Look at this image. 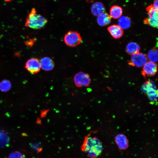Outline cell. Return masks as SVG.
I'll list each match as a JSON object with an SVG mask.
<instances>
[{
    "instance_id": "cb8c5ba5",
    "label": "cell",
    "mask_w": 158,
    "mask_h": 158,
    "mask_svg": "<svg viewBox=\"0 0 158 158\" xmlns=\"http://www.w3.org/2000/svg\"><path fill=\"white\" fill-rule=\"evenodd\" d=\"M158 0H155L153 5L154 8L157 10H158Z\"/></svg>"
},
{
    "instance_id": "2e32d148",
    "label": "cell",
    "mask_w": 158,
    "mask_h": 158,
    "mask_svg": "<svg viewBox=\"0 0 158 158\" xmlns=\"http://www.w3.org/2000/svg\"><path fill=\"white\" fill-rule=\"evenodd\" d=\"M122 8L120 6L117 5L112 6L110 10V16L115 19L120 17L122 15Z\"/></svg>"
},
{
    "instance_id": "8fae6325",
    "label": "cell",
    "mask_w": 158,
    "mask_h": 158,
    "mask_svg": "<svg viewBox=\"0 0 158 158\" xmlns=\"http://www.w3.org/2000/svg\"><path fill=\"white\" fill-rule=\"evenodd\" d=\"M107 30L111 35L115 39H118L123 35V30L118 25H113L109 26Z\"/></svg>"
},
{
    "instance_id": "277c9868",
    "label": "cell",
    "mask_w": 158,
    "mask_h": 158,
    "mask_svg": "<svg viewBox=\"0 0 158 158\" xmlns=\"http://www.w3.org/2000/svg\"><path fill=\"white\" fill-rule=\"evenodd\" d=\"M63 40L66 45L71 47L77 46L82 42L80 34L76 31H68L65 35Z\"/></svg>"
},
{
    "instance_id": "30bf717a",
    "label": "cell",
    "mask_w": 158,
    "mask_h": 158,
    "mask_svg": "<svg viewBox=\"0 0 158 158\" xmlns=\"http://www.w3.org/2000/svg\"><path fill=\"white\" fill-rule=\"evenodd\" d=\"M115 141L118 147L121 150H125L128 146V141L127 137L124 134L120 133L115 137Z\"/></svg>"
},
{
    "instance_id": "5b68a950",
    "label": "cell",
    "mask_w": 158,
    "mask_h": 158,
    "mask_svg": "<svg viewBox=\"0 0 158 158\" xmlns=\"http://www.w3.org/2000/svg\"><path fill=\"white\" fill-rule=\"evenodd\" d=\"M148 15V18L144 20V23L152 27L158 28V10L154 7L153 5H150L146 8Z\"/></svg>"
},
{
    "instance_id": "d6986e66",
    "label": "cell",
    "mask_w": 158,
    "mask_h": 158,
    "mask_svg": "<svg viewBox=\"0 0 158 158\" xmlns=\"http://www.w3.org/2000/svg\"><path fill=\"white\" fill-rule=\"evenodd\" d=\"M158 51L157 48L154 47L148 53L147 57L149 61L156 63L158 61Z\"/></svg>"
},
{
    "instance_id": "52a82bcc",
    "label": "cell",
    "mask_w": 158,
    "mask_h": 158,
    "mask_svg": "<svg viewBox=\"0 0 158 158\" xmlns=\"http://www.w3.org/2000/svg\"><path fill=\"white\" fill-rule=\"evenodd\" d=\"M74 82L78 87L88 86L91 82V79L88 74L83 72L77 73L74 76Z\"/></svg>"
},
{
    "instance_id": "7402d4cb",
    "label": "cell",
    "mask_w": 158,
    "mask_h": 158,
    "mask_svg": "<svg viewBox=\"0 0 158 158\" xmlns=\"http://www.w3.org/2000/svg\"><path fill=\"white\" fill-rule=\"evenodd\" d=\"M8 158H26L24 154L18 151H15L11 152L8 155Z\"/></svg>"
},
{
    "instance_id": "ba28073f",
    "label": "cell",
    "mask_w": 158,
    "mask_h": 158,
    "mask_svg": "<svg viewBox=\"0 0 158 158\" xmlns=\"http://www.w3.org/2000/svg\"><path fill=\"white\" fill-rule=\"evenodd\" d=\"M143 67L141 73L144 78L153 76L157 72V64L155 63L147 61Z\"/></svg>"
},
{
    "instance_id": "4fadbf2b",
    "label": "cell",
    "mask_w": 158,
    "mask_h": 158,
    "mask_svg": "<svg viewBox=\"0 0 158 158\" xmlns=\"http://www.w3.org/2000/svg\"><path fill=\"white\" fill-rule=\"evenodd\" d=\"M105 9L104 4L99 2H96L93 3L91 7V13L95 16H98L104 13Z\"/></svg>"
},
{
    "instance_id": "e0dca14e",
    "label": "cell",
    "mask_w": 158,
    "mask_h": 158,
    "mask_svg": "<svg viewBox=\"0 0 158 158\" xmlns=\"http://www.w3.org/2000/svg\"><path fill=\"white\" fill-rule=\"evenodd\" d=\"M10 140V138L6 133L0 131V149L8 147Z\"/></svg>"
},
{
    "instance_id": "9c48e42d",
    "label": "cell",
    "mask_w": 158,
    "mask_h": 158,
    "mask_svg": "<svg viewBox=\"0 0 158 158\" xmlns=\"http://www.w3.org/2000/svg\"><path fill=\"white\" fill-rule=\"evenodd\" d=\"M25 67L32 74L39 72L41 68L40 61L36 58H32L29 59L26 62Z\"/></svg>"
},
{
    "instance_id": "ffe728a7",
    "label": "cell",
    "mask_w": 158,
    "mask_h": 158,
    "mask_svg": "<svg viewBox=\"0 0 158 158\" xmlns=\"http://www.w3.org/2000/svg\"><path fill=\"white\" fill-rule=\"evenodd\" d=\"M11 87V83L8 80H3L0 83V90L2 91L7 92L10 90Z\"/></svg>"
},
{
    "instance_id": "44dd1931",
    "label": "cell",
    "mask_w": 158,
    "mask_h": 158,
    "mask_svg": "<svg viewBox=\"0 0 158 158\" xmlns=\"http://www.w3.org/2000/svg\"><path fill=\"white\" fill-rule=\"evenodd\" d=\"M30 147L37 153L41 152L43 148L41 147L40 143L31 142L30 144Z\"/></svg>"
},
{
    "instance_id": "6da1fadb",
    "label": "cell",
    "mask_w": 158,
    "mask_h": 158,
    "mask_svg": "<svg viewBox=\"0 0 158 158\" xmlns=\"http://www.w3.org/2000/svg\"><path fill=\"white\" fill-rule=\"evenodd\" d=\"M102 142L97 138L88 135L84 138L81 146V150L85 152L91 158H96L101 154L103 150Z\"/></svg>"
},
{
    "instance_id": "7a4b0ae2",
    "label": "cell",
    "mask_w": 158,
    "mask_h": 158,
    "mask_svg": "<svg viewBox=\"0 0 158 158\" xmlns=\"http://www.w3.org/2000/svg\"><path fill=\"white\" fill-rule=\"evenodd\" d=\"M47 22V19L38 14L36 9L33 8L27 16L25 25L28 28L40 29L43 28Z\"/></svg>"
},
{
    "instance_id": "d4e9b609",
    "label": "cell",
    "mask_w": 158,
    "mask_h": 158,
    "mask_svg": "<svg viewBox=\"0 0 158 158\" xmlns=\"http://www.w3.org/2000/svg\"><path fill=\"white\" fill-rule=\"evenodd\" d=\"M95 0H86L87 2L88 3H91L93 1Z\"/></svg>"
},
{
    "instance_id": "3957f363",
    "label": "cell",
    "mask_w": 158,
    "mask_h": 158,
    "mask_svg": "<svg viewBox=\"0 0 158 158\" xmlns=\"http://www.w3.org/2000/svg\"><path fill=\"white\" fill-rule=\"evenodd\" d=\"M141 90L151 102L155 103L157 101L158 90L155 84L153 81L150 80L145 82L142 85Z\"/></svg>"
},
{
    "instance_id": "8992f818",
    "label": "cell",
    "mask_w": 158,
    "mask_h": 158,
    "mask_svg": "<svg viewBox=\"0 0 158 158\" xmlns=\"http://www.w3.org/2000/svg\"><path fill=\"white\" fill-rule=\"evenodd\" d=\"M147 60V58L146 54L139 52L131 55L130 60L128 61V63L131 66L141 67L143 66Z\"/></svg>"
},
{
    "instance_id": "7c38bea8",
    "label": "cell",
    "mask_w": 158,
    "mask_h": 158,
    "mask_svg": "<svg viewBox=\"0 0 158 158\" xmlns=\"http://www.w3.org/2000/svg\"><path fill=\"white\" fill-rule=\"evenodd\" d=\"M40 62L41 67L44 71H51L54 67V62L53 60L49 57H44L42 59Z\"/></svg>"
},
{
    "instance_id": "603a6c76",
    "label": "cell",
    "mask_w": 158,
    "mask_h": 158,
    "mask_svg": "<svg viewBox=\"0 0 158 158\" xmlns=\"http://www.w3.org/2000/svg\"><path fill=\"white\" fill-rule=\"evenodd\" d=\"M36 40L34 39L29 40L28 41H27L26 42V44L28 46H32L35 42Z\"/></svg>"
},
{
    "instance_id": "9a60e30c",
    "label": "cell",
    "mask_w": 158,
    "mask_h": 158,
    "mask_svg": "<svg viewBox=\"0 0 158 158\" xmlns=\"http://www.w3.org/2000/svg\"><path fill=\"white\" fill-rule=\"evenodd\" d=\"M140 47L138 44L134 42H130L127 45L126 51L128 54L132 55L139 52Z\"/></svg>"
},
{
    "instance_id": "5bb4252c",
    "label": "cell",
    "mask_w": 158,
    "mask_h": 158,
    "mask_svg": "<svg viewBox=\"0 0 158 158\" xmlns=\"http://www.w3.org/2000/svg\"><path fill=\"white\" fill-rule=\"evenodd\" d=\"M97 21L99 25L104 26L110 23L111 17L108 13L104 12L98 16Z\"/></svg>"
},
{
    "instance_id": "ac0fdd59",
    "label": "cell",
    "mask_w": 158,
    "mask_h": 158,
    "mask_svg": "<svg viewBox=\"0 0 158 158\" xmlns=\"http://www.w3.org/2000/svg\"><path fill=\"white\" fill-rule=\"evenodd\" d=\"M118 23L119 26L122 29L129 28L131 24V21L129 18L127 16H123L119 18Z\"/></svg>"
}]
</instances>
